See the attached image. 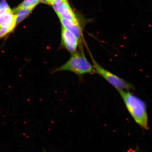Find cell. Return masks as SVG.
Listing matches in <instances>:
<instances>
[{"label": "cell", "instance_id": "6da1fadb", "mask_svg": "<svg viewBox=\"0 0 152 152\" xmlns=\"http://www.w3.org/2000/svg\"><path fill=\"white\" fill-rule=\"evenodd\" d=\"M129 113L137 124L144 130L149 129L146 104L143 100L130 91H118Z\"/></svg>", "mask_w": 152, "mask_h": 152}, {"label": "cell", "instance_id": "7a4b0ae2", "mask_svg": "<svg viewBox=\"0 0 152 152\" xmlns=\"http://www.w3.org/2000/svg\"><path fill=\"white\" fill-rule=\"evenodd\" d=\"M63 71L73 72L79 76L87 74L94 75L96 73L92 64L87 59L84 52L80 50L72 55L65 64L55 68L52 71V73Z\"/></svg>", "mask_w": 152, "mask_h": 152}, {"label": "cell", "instance_id": "3957f363", "mask_svg": "<svg viewBox=\"0 0 152 152\" xmlns=\"http://www.w3.org/2000/svg\"><path fill=\"white\" fill-rule=\"evenodd\" d=\"M90 53L92 64L96 73L103 77L110 85L115 87L118 91H130L134 88V87L130 83L102 67L94 60L92 55Z\"/></svg>", "mask_w": 152, "mask_h": 152}, {"label": "cell", "instance_id": "277c9868", "mask_svg": "<svg viewBox=\"0 0 152 152\" xmlns=\"http://www.w3.org/2000/svg\"><path fill=\"white\" fill-rule=\"evenodd\" d=\"M52 5L58 17L68 19L79 25L75 14L67 2L56 1L53 3Z\"/></svg>", "mask_w": 152, "mask_h": 152}, {"label": "cell", "instance_id": "5b68a950", "mask_svg": "<svg viewBox=\"0 0 152 152\" xmlns=\"http://www.w3.org/2000/svg\"><path fill=\"white\" fill-rule=\"evenodd\" d=\"M61 45L71 55L77 52L79 43L75 36L71 32L62 26L61 34Z\"/></svg>", "mask_w": 152, "mask_h": 152}, {"label": "cell", "instance_id": "8992f818", "mask_svg": "<svg viewBox=\"0 0 152 152\" xmlns=\"http://www.w3.org/2000/svg\"><path fill=\"white\" fill-rule=\"evenodd\" d=\"M62 24L63 26L66 29L69 30L77 38L80 45V51L83 52L82 47L83 36L82 33L79 25L76 24L71 20L61 17H58ZM84 52V51H83Z\"/></svg>", "mask_w": 152, "mask_h": 152}, {"label": "cell", "instance_id": "52a82bcc", "mask_svg": "<svg viewBox=\"0 0 152 152\" xmlns=\"http://www.w3.org/2000/svg\"><path fill=\"white\" fill-rule=\"evenodd\" d=\"M16 23V15L11 9L0 12V26L14 29Z\"/></svg>", "mask_w": 152, "mask_h": 152}, {"label": "cell", "instance_id": "ba28073f", "mask_svg": "<svg viewBox=\"0 0 152 152\" xmlns=\"http://www.w3.org/2000/svg\"><path fill=\"white\" fill-rule=\"evenodd\" d=\"M34 8V7L19 8L17 7L14 9L13 12L16 15V23H20L23 20L30 14Z\"/></svg>", "mask_w": 152, "mask_h": 152}, {"label": "cell", "instance_id": "9c48e42d", "mask_svg": "<svg viewBox=\"0 0 152 152\" xmlns=\"http://www.w3.org/2000/svg\"><path fill=\"white\" fill-rule=\"evenodd\" d=\"M39 0H24L21 4L18 7L19 8L24 7H34L39 3Z\"/></svg>", "mask_w": 152, "mask_h": 152}, {"label": "cell", "instance_id": "30bf717a", "mask_svg": "<svg viewBox=\"0 0 152 152\" xmlns=\"http://www.w3.org/2000/svg\"><path fill=\"white\" fill-rule=\"evenodd\" d=\"M13 30V28H10L0 26V39L8 35Z\"/></svg>", "mask_w": 152, "mask_h": 152}, {"label": "cell", "instance_id": "8fae6325", "mask_svg": "<svg viewBox=\"0 0 152 152\" xmlns=\"http://www.w3.org/2000/svg\"><path fill=\"white\" fill-rule=\"evenodd\" d=\"M11 9L6 0H1L0 2V12Z\"/></svg>", "mask_w": 152, "mask_h": 152}, {"label": "cell", "instance_id": "7c38bea8", "mask_svg": "<svg viewBox=\"0 0 152 152\" xmlns=\"http://www.w3.org/2000/svg\"><path fill=\"white\" fill-rule=\"evenodd\" d=\"M56 0H47L48 3V4L52 5V4L53 3H54V2L56 1Z\"/></svg>", "mask_w": 152, "mask_h": 152}, {"label": "cell", "instance_id": "4fadbf2b", "mask_svg": "<svg viewBox=\"0 0 152 152\" xmlns=\"http://www.w3.org/2000/svg\"><path fill=\"white\" fill-rule=\"evenodd\" d=\"M39 1H40L41 3L48 4V3L47 0H39Z\"/></svg>", "mask_w": 152, "mask_h": 152}, {"label": "cell", "instance_id": "5bb4252c", "mask_svg": "<svg viewBox=\"0 0 152 152\" xmlns=\"http://www.w3.org/2000/svg\"><path fill=\"white\" fill-rule=\"evenodd\" d=\"M65 1H66V0H65Z\"/></svg>", "mask_w": 152, "mask_h": 152}]
</instances>
